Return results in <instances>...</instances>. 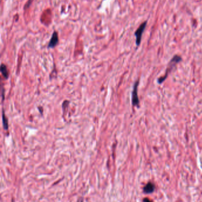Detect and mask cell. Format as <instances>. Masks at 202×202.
<instances>
[{"label": "cell", "instance_id": "obj_8", "mask_svg": "<svg viewBox=\"0 0 202 202\" xmlns=\"http://www.w3.org/2000/svg\"><path fill=\"white\" fill-rule=\"evenodd\" d=\"M143 201L144 202H152L150 199H149V198L147 197L144 198V200H143Z\"/></svg>", "mask_w": 202, "mask_h": 202}, {"label": "cell", "instance_id": "obj_7", "mask_svg": "<svg viewBox=\"0 0 202 202\" xmlns=\"http://www.w3.org/2000/svg\"><path fill=\"white\" fill-rule=\"evenodd\" d=\"M3 124L4 128L6 130H7L9 129V122H8V119L7 118L6 115L4 114V112H3Z\"/></svg>", "mask_w": 202, "mask_h": 202}, {"label": "cell", "instance_id": "obj_9", "mask_svg": "<svg viewBox=\"0 0 202 202\" xmlns=\"http://www.w3.org/2000/svg\"><path fill=\"white\" fill-rule=\"evenodd\" d=\"M78 202H83V199H82V198L81 199H80V200H79Z\"/></svg>", "mask_w": 202, "mask_h": 202}, {"label": "cell", "instance_id": "obj_2", "mask_svg": "<svg viewBox=\"0 0 202 202\" xmlns=\"http://www.w3.org/2000/svg\"><path fill=\"white\" fill-rule=\"evenodd\" d=\"M148 21L146 20L141 24V25L139 26L137 30L134 32V36L136 37V45L137 47L140 46L141 40H142V37L143 33H144V31L147 27Z\"/></svg>", "mask_w": 202, "mask_h": 202}, {"label": "cell", "instance_id": "obj_5", "mask_svg": "<svg viewBox=\"0 0 202 202\" xmlns=\"http://www.w3.org/2000/svg\"><path fill=\"white\" fill-rule=\"evenodd\" d=\"M155 185L151 182L148 183L144 187V192L146 194H149L153 193L155 190Z\"/></svg>", "mask_w": 202, "mask_h": 202}, {"label": "cell", "instance_id": "obj_1", "mask_svg": "<svg viewBox=\"0 0 202 202\" xmlns=\"http://www.w3.org/2000/svg\"><path fill=\"white\" fill-rule=\"evenodd\" d=\"M181 61H182V57L180 56V55H175L174 56L172 57V59L170 60V61L168 62V66H167V69H166V70L165 72V74H164L163 76H161L160 78L158 79L157 80L158 83V84H162V83L167 79V78L168 77V75H170L172 70L174 69V68L176 66L177 64H178Z\"/></svg>", "mask_w": 202, "mask_h": 202}, {"label": "cell", "instance_id": "obj_6", "mask_svg": "<svg viewBox=\"0 0 202 202\" xmlns=\"http://www.w3.org/2000/svg\"><path fill=\"white\" fill-rule=\"evenodd\" d=\"M1 73H2V75H3V76H4V78H6V79H7L9 76V71H8L7 67L3 63L1 64Z\"/></svg>", "mask_w": 202, "mask_h": 202}, {"label": "cell", "instance_id": "obj_4", "mask_svg": "<svg viewBox=\"0 0 202 202\" xmlns=\"http://www.w3.org/2000/svg\"><path fill=\"white\" fill-rule=\"evenodd\" d=\"M59 43V35L58 32L56 31H54L52 33V37L50 38V40L49 41L48 45H47V48L48 49H53Z\"/></svg>", "mask_w": 202, "mask_h": 202}, {"label": "cell", "instance_id": "obj_3", "mask_svg": "<svg viewBox=\"0 0 202 202\" xmlns=\"http://www.w3.org/2000/svg\"><path fill=\"white\" fill-rule=\"evenodd\" d=\"M139 84V80H137L134 82L132 92V104L133 106L139 108V99L138 94V88Z\"/></svg>", "mask_w": 202, "mask_h": 202}]
</instances>
